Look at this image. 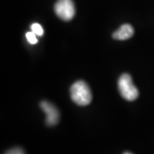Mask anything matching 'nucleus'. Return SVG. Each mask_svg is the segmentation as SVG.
<instances>
[{"instance_id": "1", "label": "nucleus", "mask_w": 154, "mask_h": 154, "mask_svg": "<svg viewBox=\"0 0 154 154\" xmlns=\"http://www.w3.org/2000/svg\"><path fill=\"white\" fill-rule=\"evenodd\" d=\"M71 98L79 106H86L91 103L92 94L89 86L84 81L75 82L70 88Z\"/></svg>"}, {"instance_id": "2", "label": "nucleus", "mask_w": 154, "mask_h": 154, "mask_svg": "<svg viewBox=\"0 0 154 154\" xmlns=\"http://www.w3.org/2000/svg\"><path fill=\"white\" fill-rule=\"evenodd\" d=\"M118 88L121 96L127 101H132L138 96V90L133 84L131 76L128 74H122L118 82Z\"/></svg>"}, {"instance_id": "3", "label": "nucleus", "mask_w": 154, "mask_h": 154, "mask_svg": "<svg viewBox=\"0 0 154 154\" xmlns=\"http://www.w3.org/2000/svg\"><path fill=\"white\" fill-rule=\"evenodd\" d=\"M57 16L63 21H70L74 18L76 9L72 0H58L54 5Z\"/></svg>"}, {"instance_id": "4", "label": "nucleus", "mask_w": 154, "mask_h": 154, "mask_svg": "<svg viewBox=\"0 0 154 154\" xmlns=\"http://www.w3.org/2000/svg\"><path fill=\"white\" fill-rule=\"evenodd\" d=\"M40 107L46 114V124L47 126H53L57 125L59 121V112L57 107L47 101H42Z\"/></svg>"}, {"instance_id": "5", "label": "nucleus", "mask_w": 154, "mask_h": 154, "mask_svg": "<svg viewBox=\"0 0 154 154\" xmlns=\"http://www.w3.org/2000/svg\"><path fill=\"white\" fill-rule=\"evenodd\" d=\"M134 34V27L129 24H124L119 27L118 29L113 32V38L116 40L124 41L131 38Z\"/></svg>"}, {"instance_id": "6", "label": "nucleus", "mask_w": 154, "mask_h": 154, "mask_svg": "<svg viewBox=\"0 0 154 154\" xmlns=\"http://www.w3.org/2000/svg\"><path fill=\"white\" fill-rule=\"evenodd\" d=\"M31 29H32V32H34L36 36H41L44 34V29L38 23L32 24V26H31Z\"/></svg>"}, {"instance_id": "7", "label": "nucleus", "mask_w": 154, "mask_h": 154, "mask_svg": "<svg viewBox=\"0 0 154 154\" xmlns=\"http://www.w3.org/2000/svg\"><path fill=\"white\" fill-rule=\"evenodd\" d=\"M26 38L28 42L31 44H35L38 42V39L36 38V35L34 32H29L26 34Z\"/></svg>"}, {"instance_id": "8", "label": "nucleus", "mask_w": 154, "mask_h": 154, "mask_svg": "<svg viewBox=\"0 0 154 154\" xmlns=\"http://www.w3.org/2000/svg\"><path fill=\"white\" fill-rule=\"evenodd\" d=\"M5 154H25V152L24 150L21 149V148L17 147L9 150V151H7Z\"/></svg>"}, {"instance_id": "9", "label": "nucleus", "mask_w": 154, "mask_h": 154, "mask_svg": "<svg viewBox=\"0 0 154 154\" xmlns=\"http://www.w3.org/2000/svg\"><path fill=\"white\" fill-rule=\"evenodd\" d=\"M124 154H132V153H129V152H126V153H124Z\"/></svg>"}]
</instances>
